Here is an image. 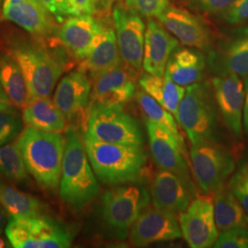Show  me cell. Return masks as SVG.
Instances as JSON below:
<instances>
[{
  "label": "cell",
  "instance_id": "36",
  "mask_svg": "<svg viewBox=\"0 0 248 248\" xmlns=\"http://www.w3.org/2000/svg\"><path fill=\"white\" fill-rule=\"evenodd\" d=\"M223 18L231 24H238L248 19V0H234L223 12Z\"/></svg>",
  "mask_w": 248,
  "mask_h": 248
},
{
  "label": "cell",
  "instance_id": "16",
  "mask_svg": "<svg viewBox=\"0 0 248 248\" xmlns=\"http://www.w3.org/2000/svg\"><path fill=\"white\" fill-rule=\"evenodd\" d=\"M213 88L224 124L236 138H242L245 88L240 77L232 73L215 76Z\"/></svg>",
  "mask_w": 248,
  "mask_h": 248
},
{
  "label": "cell",
  "instance_id": "15",
  "mask_svg": "<svg viewBox=\"0 0 248 248\" xmlns=\"http://www.w3.org/2000/svg\"><path fill=\"white\" fill-rule=\"evenodd\" d=\"M149 137L150 150L156 165L162 170H167L180 177L187 186L196 190L191 180L189 169L184 159L176 138L168 130L149 119L145 122Z\"/></svg>",
  "mask_w": 248,
  "mask_h": 248
},
{
  "label": "cell",
  "instance_id": "41",
  "mask_svg": "<svg viewBox=\"0 0 248 248\" xmlns=\"http://www.w3.org/2000/svg\"><path fill=\"white\" fill-rule=\"evenodd\" d=\"M12 102L9 99V96L6 94L4 89L0 86V110H5L12 108Z\"/></svg>",
  "mask_w": 248,
  "mask_h": 248
},
{
  "label": "cell",
  "instance_id": "37",
  "mask_svg": "<svg viewBox=\"0 0 248 248\" xmlns=\"http://www.w3.org/2000/svg\"><path fill=\"white\" fill-rule=\"evenodd\" d=\"M58 22H62L65 18L74 16L73 10L66 0H39Z\"/></svg>",
  "mask_w": 248,
  "mask_h": 248
},
{
  "label": "cell",
  "instance_id": "23",
  "mask_svg": "<svg viewBox=\"0 0 248 248\" xmlns=\"http://www.w3.org/2000/svg\"><path fill=\"white\" fill-rule=\"evenodd\" d=\"M123 62L115 31L110 27L104 26L88 55L81 60L79 68L94 79Z\"/></svg>",
  "mask_w": 248,
  "mask_h": 248
},
{
  "label": "cell",
  "instance_id": "12",
  "mask_svg": "<svg viewBox=\"0 0 248 248\" xmlns=\"http://www.w3.org/2000/svg\"><path fill=\"white\" fill-rule=\"evenodd\" d=\"M135 71L123 62L94 78L90 106L124 107L130 102L136 92Z\"/></svg>",
  "mask_w": 248,
  "mask_h": 248
},
{
  "label": "cell",
  "instance_id": "31",
  "mask_svg": "<svg viewBox=\"0 0 248 248\" xmlns=\"http://www.w3.org/2000/svg\"><path fill=\"white\" fill-rule=\"evenodd\" d=\"M23 126L22 117L13 107L0 110V147L16 140L24 130Z\"/></svg>",
  "mask_w": 248,
  "mask_h": 248
},
{
  "label": "cell",
  "instance_id": "9",
  "mask_svg": "<svg viewBox=\"0 0 248 248\" xmlns=\"http://www.w3.org/2000/svg\"><path fill=\"white\" fill-rule=\"evenodd\" d=\"M190 160L196 181L206 194L224 186L235 169L232 153L215 140L191 144Z\"/></svg>",
  "mask_w": 248,
  "mask_h": 248
},
{
  "label": "cell",
  "instance_id": "22",
  "mask_svg": "<svg viewBox=\"0 0 248 248\" xmlns=\"http://www.w3.org/2000/svg\"><path fill=\"white\" fill-rule=\"evenodd\" d=\"M209 65L215 76L232 73L240 78H248V31L211 52Z\"/></svg>",
  "mask_w": 248,
  "mask_h": 248
},
{
  "label": "cell",
  "instance_id": "45",
  "mask_svg": "<svg viewBox=\"0 0 248 248\" xmlns=\"http://www.w3.org/2000/svg\"><path fill=\"white\" fill-rule=\"evenodd\" d=\"M103 1H106V2H109V1H111V0H103Z\"/></svg>",
  "mask_w": 248,
  "mask_h": 248
},
{
  "label": "cell",
  "instance_id": "14",
  "mask_svg": "<svg viewBox=\"0 0 248 248\" xmlns=\"http://www.w3.org/2000/svg\"><path fill=\"white\" fill-rule=\"evenodd\" d=\"M2 17L29 34L45 39L56 37L59 28L53 15L33 0H3Z\"/></svg>",
  "mask_w": 248,
  "mask_h": 248
},
{
  "label": "cell",
  "instance_id": "44",
  "mask_svg": "<svg viewBox=\"0 0 248 248\" xmlns=\"http://www.w3.org/2000/svg\"><path fill=\"white\" fill-rule=\"evenodd\" d=\"M2 4H3V1L0 0V14H2Z\"/></svg>",
  "mask_w": 248,
  "mask_h": 248
},
{
  "label": "cell",
  "instance_id": "40",
  "mask_svg": "<svg viewBox=\"0 0 248 248\" xmlns=\"http://www.w3.org/2000/svg\"><path fill=\"white\" fill-rule=\"evenodd\" d=\"M245 101L243 108V127L248 135V78L245 80Z\"/></svg>",
  "mask_w": 248,
  "mask_h": 248
},
{
  "label": "cell",
  "instance_id": "39",
  "mask_svg": "<svg viewBox=\"0 0 248 248\" xmlns=\"http://www.w3.org/2000/svg\"><path fill=\"white\" fill-rule=\"evenodd\" d=\"M71 7L74 16L80 14L93 15L97 9L99 0H66Z\"/></svg>",
  "mask_w": 248,
  "mask_h": 248
},
{
  "label": "cell",
  "instance_id": "11",
  "mask_svg": "<svg viewBox=\"0 0 248 248\" xmlns=\"http://www.w3.org/2000/svg\"><path fill=\"white\" fill-rule=\"evenodd\" d=\"M112 16L122 59L134 70L140 71L143 60L145 25L136 11L122 4L116 6Z\"/></svg>",
  "mask_w": 248,
  "mask_h": 248
},
{
  "label": "cell",
  "instance_id": "46",
  "mask_svg": "<svg viewBox=\"0 0 248 248\" xmlns=\"http://www.w3.org/2000/svg\"><path fill=\"white\" fill-rule=\"evenodd\" d=\"M33 1H36V2H40L39 0H33ZM40 3H41V2H40Z\"/></svg>",
  "mask_w": 248,
  "mask_h": 248
},
{
  "label": "cell",
  "instance_id": "38",
  "mask_svg": "<svg viewBox=\"0 0 248 248\" xmlns=\"http://www.w3.org/2000/svg\"><path fill=\"white\" fill-rule=\"evenodd\" d=\"M191 5L195 6L205 12L220 13L224 12L230 7L234 0H187Z\"/></svg>",
  "mask_w": 248,
  "mask_h": 248
},
{
  "label": "cell",
  "instance_id": "3",
  "mask_svg": "<svg viewBox=\"0 0 248 248\" xmlns=\"http://www.w3.org/2000/svg\"><path fill=\"white\" fill-rule=\"evenodd\" d=\"M83 142L98 179L117 186L140 182L146 169V154L141 146L100 142L84 133Z\"/></svg>",
  "mask_w": 248,
  "mask_h": 248
},
{
  "label": "cell",
  "instance_id": "34",
  "mask_svg": "<svg viewBox=\"0 0 248 248\" xmlns=\"http://www.w3.org/2000/svg\"><path fill=\"white\" fill-rule=\"evenodd\" d=\"M214 248H248V228L237 227L222 231Z\"/></svg>",
  "mask_w": 248,
  "mask_h": 248
},
{
  "label": "cell",
  "instance_id": "35",
  "mask_svg": "<svg viewBox=\"0 0 248 248\" xmlns=\"http://www.w3.org/2000/svg\"><path fill=\"white\" fill-rule=\"evenodd\" d=\"M228 185L248 214V163L236 171Z\"/></svg>",
  "mask_w": 248,
  "mask_h": 248
},
{
  "label": "cell",
  "instance_id": "2",
  "mask_svg": "<svg viewBox=\"0 0 248 248\" xmlns=\"http://www.w3.org/2000/svg\"><path fill=\"white\" fill-rule=\"evenodd\" d=\"M15 143L30 175L38 185L47 191L55 192L62 175L65 136L27 127Z\"/></svg>",
  "mask_w": 248,
  "mask_h": 248
},
{
  "label": "cell",
  "instance_id": "20",
  "mask_svg": "<svg viewBox=\"0 0 248 248\" xmlns=\"http://www.w3.org/2000/svg\"><path fill=\"white\" fill-rule=\"evenodd\" d=\"M90 96L88 74L78 68L62 78L55 89L53 101L66 121H73L88 107Z\"/></svg>",
  "mask_w": 248,
  "mask_h": 248
},
{
  "label": "cell",
  "instance_id": "13",
  "mask_svg": "<svg viewBox=\"0 0 248 248\" xmlns=\"http://www.w3.org/2000/svg\"><path fill=\"white\" fill-rule=\"evenodd\" d=\"M182 235L177 215L154 207L142 211L129 232L130 243L134 248H144L155 243L169 242Z\"/></svg>",
  "mask_w": 248,
  "mask_h": 248
},
{
  "label": "cell",
  "instance_id": "43",
  "mask_svg": "<svg viewBox=\"0 0 248 248\" xmlns=\"http://www.w3.org/2000/svg\"><path fill=\"white\" fill-rule=\"evenodd\" d=\"M4 245H5V244H4V241L0 238V248H3Z\"/></svg>",
  "mask_w": 248,
  "mask_h": 248
},
{
  "label": "cell",
  "instance_id": "30",
  "mask_svg": "<svg viewBox=\"0 0 248 248\" xmlns=\"http://www.w3.org/2000/svg\"><path fill=\"white\" fill-rule=\"evenodd\" d=\"M0 177L18 184L30 181V173L16 143L0 147Z\"/></svg>",
  "mask_w": 248,
  "mask_h": 248
},
{
  "label": "cell",
  "instance_id": "5",
  "mask_svg": "<svg viewBox=\"0 0 248 248\" xmlns=\"http://www.w3.org/2000/svg\"><path fill=\"white\" fill-rule=\"evenodd\" d=\"M150 201L148 191L139 182L113 186L101 198L100 215L104 227L116 238L125 239Z\"/></svg>",
  "mask_w": 248,
  "mask_h": 248
},
{
  "label": "cell",
  "instance_id": "32",
  "mask_svg": "<svg viewBox=\"0 0 248 248\" xmlns=\"http://www.w3.org/2000/svg\"><path fill=\"white\" fill-rule=\"evenodd\" d=\"M164 78L165 85L162 97V106L165 107L169 111L175 116L176 119H177L178 108L185 95L186 89L185 87H182L175 83L166 72Z\"/></svg>",
  "mask_w": 248,
  "mask_h": 248
},
{
  "label": "cell",
  "instance_id": "28",
  "mask_svg": "<svg viewBox=\"0 0 248 248\" xmlns=\"http://www.w3.org/2000/svg\"><path fill=\"white\" fill-rule=\"evenodd\" d=\"M0 206L9 217H31L45 214L48 207L38 198L0 181Z\"/></svg>",
  "mask_w": 248,
  "mask_h": 248
},
{
  "label": "cell",
  "instance_id": "26",
  "mask_svg": "<svg viewBox=\"0 0 248 248\" xmlns=\"http://www.w3.org/2000/svg\"><path fill=\"white\" fill-rule=\"evenodd\" d=\"M0 86L14 106L23 108L30 102L23 72L17 61L5 49H0Z\"/></svg>",
  "mask_w": 248,
  "mask_h": 248
},
{
  "label": "cell",
  "instance_id": "4",
  "mask_svg": "<svg viewBox=\"0 0 248 248\" xmlns=\"http://www.w3.org/2000/svg\"><path fill=\"white\" fill-rule=\"evenodd\" d=\"M99 185L91 167L79 133L69 127L65 131V149L62 160L59 194L63 203L80 211L98 194Z\"/></svg>",
  "mask_w": 248,
  "mask_h": 248
},
{
  "label": "cell",
  "instance_id": "24",
  "mask_svg": "<svg viewBox=\"0 0 248 248\" xmlns=\"http://www.w3.org/2000/svg\"><path fill=\"white\" fill-rule=\"evenodd\" d=\"M206 69V59L198 49L180 48L171 54L166 73L175 83L188 87L200 82Z\"/></svg>",
  "mask_w": 248,
  "mask_h": 248
},
{
  "label": "cell",
  "instance_id": "27",
  "mask_svg": "<svg viewBox=\"0 0 248 248\" xmlns=\"http://www.w3.org/2000/svg\"><path fill=\"white\" fill-rule=\"evenodd\" d=\"M214 216L218 230L232 228H248V214L237 198L231 190L229 185L214 192Z\"/></svg>",
  "mask_w": 248,
  "mask_h": 248
},
{
  "label": "cell",
  "instance_id": "29",
  "mask_svg": "<svg viewBox=\"0 0 248 248\" xmlns=\"http://www.w3.org/2000/svg\"><path fill=\"white\" fill-rule=\"evenodd\" d=\"M137 99H138L139 105L142 108L144 114L147 116V118L152 122L158 124L166 130H168L169 133L176 138L183 154L186 155L185 142L181 133L178 131L175 116L143 90L138 91Z\"/></svg>",
  "mask_w": 248,
  "mask_h": 248
},
{
  "label": "cell",
  "instance_id": "8",
  "mask_svg": "<svg viewBox=\"0 0 248 248\" xmlns=\"http://www.w3.org/2000/svg\"><path fill=\"white\" fill-rule=\"evenodd\" d=\"M85 133L100 142L136 146L143 143L140 125L124 107L89 106Z\"/></svg>",
  "mask_w": 248,
  "mask_h": 248
},
{
  "label": "cell",
  "instance_id": "10",
  "mask_svg": "<svg viewBox=\"0 0 248 248\" xmlns=\"http://www.w3.org/2000/svg\"><path fill=\"white\" fill-rule=\"evenodd\" d=\"M181 233L192 248L214 247L219 237L214 216L213 198L210 194L196 196L186 211L179 215Z\"/></svg>",
  "mask_w": 248,
  "mask_h": 248
},
{
  "label": "cell",
  "instance_id": "21",
  "mask_svg": "<svg viewBox=\"0 0 248 248\" xmlns=\"http://www.w3.org/2000/svg\"><path fill=\"white\" fill-rule=\"evenodd\" d=\"M177 47V38L159 22L150 20L145 30L143 69L154 76H164L169 58Z\"/></svg>",
  "mask_w": 248,
  "mask_h": 248
},
{
  "label": "cell",
  "instance_id": "42",
  "mask_svg": "<svg viewBox=\"0 0 248 248\" xmlns=\"http://www.w3.org/2000/svg\"><path fill=\"white\" fill-rule=\"evenodd\" d=\"M7 213L3 210V208H0V234L2 233L3 230L5 229L7 225Z\"/></svg>",
  "mask_w": 248,
  "mask_h": 248
},
{
  "label": "cell",
  "instance_id": "6",
  "mask_svg": "<svg viewBox=\"0 0 248 248\" xmlns=\"http://www.w3.org/2000/svg\"><path fill=\"white\" fill-rule=\"evenodd\" d=\"M217 110L213 88L210 83L198 82L186 87L177 121L186 132L191 144L215 140L218 127Z\"/></svg>",
  "mask_w": 248,
  "mask_h": 248
},
{
  "label": "cell",
  "instance_id": "33",
  "mask_svg": "<svg viewBox=\"0 0 248 248\" xmlns=\"http://www.w3.org/2000/svg\"><path fill=\"white\" fill-rule=\"evenodd\" d=\"M129 8L145 18H158L169 7V0H125Z\"/></svg>",
  "mask_w": 248,
  "mask_h": 248
},
{
  "label": "cell",
  "instance_id": "19",
  "mask_svg": "<svg viewBox=\"0 0 248 248\" xmlns=\"http://www.w3.org/2000/svg\"><path fill=\"white\" fill-rule=\"evenodd\" d=\"M196 192L177 175L162 169L155 175L151 185L154 207L174 215L186 211L197 196Z\"/></svg>",
  "mask_w": 248,
  "mask_h": 248
},
{
  "label": "cell",
  "instance_id": "18",
  "mask_svg": "<svg viewBox=\"0 0 248 248\" xmlns=\"http://www.w3.org/2000/svg\"><path fill=\"white\" fill-rule=\"evenodd\" d=\"M104 25L90 14L65 18L58 28L56 38L72 55L83 60L89 53Z\"/></svg>",
  "mask_w": 248,
  "mask_h": 248
},
{
  "label": "cell",
  "instance_id": "7",
  "mask_svg": "<svg viewBox=\"0 0 248 248\" xmlns=\"http://www.w3.org/2000/svg\"><path fill=\"white\" fill-rule=\"evenodd\" d=\"M5 231L15 248H67L74 238L65 224L46 214L9 217Z\"/></svg>",
  "mask_w": 248,
  "mask_h": 248
},
{
  "label": "cell",
  "instance_id": "1",
  "mask_svg": "<svg viewBox=\"0 0 248 248\" xmlns=\"http://www.w3.org/2000/svg\"><path fill=\"white\" fill-rule=\"evenodd\" d=\"M5 50L23 72L30 101L49 98L57 81L70 64L67 50H52L45 45V38L37 36L10 34L5 38Z\"/></svg>",
  "mask_w": 248,
  "mask_h": 248
},
{
  "label": "cell",
  "instance_id": "17",
  "mask_svg": "<svg viewBox=\"0 0 248 248\" xmlns=\"http://www.w3.org/2000/svg\"><path fill=\"white\" fill-rule=\"evenodd\" d=\"M157 18L182 45L198 50H207L210 47L212 39L208 27L186 9L169 6Z\"/></svg>",
  "mask_w": 248,
  "mask_h": 248
},
{
  "label": "cell",
  "instance_id": "25",
  "mask_svg": "<svg viewBox=\"0 0 248 248\" xmlns=\"http://www.w3.org/2000/svg\"><path fill=\"white\" fill-rule=\"evenodd\" d=\"M22 119L27 127L37 130L62 133L66 131V120L49 98L31 100L22 108Z\"/></svg>",
  "mask_w": 248,
  "mask_h": 248
}]
</instances>
